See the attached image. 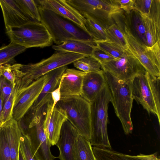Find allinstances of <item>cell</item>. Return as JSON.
<instances>
[{"label": "cell", "mask_w": 160, "mask_h": 160, "mask_svg": "<svg viewBox=\"0 0 160 160\" xmlns=\"http://www.w3.org/2000/svg\"><path fill=\"white\" fill-rule=\"evenodd\" d=\"M38 7L41 22L46 27L53 42L57 45L71 40L94 42L87 31L72 21L51 10Z\"/></svg>", "instance_id": "cell-1"}, {"label": "cell", "mask_w": 160, "mask_h": 160, "mask_svg": "<svg viewBox=\"0 0 160 160\" xmlns=\"http://www.w3.org/2000/svg\"><path fill=\"white\" fill-rule=\"evenodd\" d=\"M104 71L110 94L111 102L115 113L121 122L124 133L126 134L132 133L133 126L131 114L133 99L131 93L130 81L122 80L108 72Z\"/></svg>", "instance_id": "cell-2"}, {"label": "cell", "mask_w": 160, "mask_h": 160, "mask_svg": "<svg viewBox=\"0 0 160 160\" xmlns=\"http://www.w3.org/2000/svg\"><path fill=\"white\" fill-rule=\"evenodd\" d=\"M84 56L77 53L57 51L51 56L36 63L22 64L21 70L25 75L15 86V96L33 82L47 73L73 63Z\"/></svg>", "instance_id": "cell-3"}, {"label": "cell", "mask_w": 160, "mask_h": 160, "mask_svg": "<svg viewBox=\"0 0 160 160\" xmlns=\"http://www.w3.org/2000/svg\"><path fill=\"white\" fill-rule=\"evenodd\" d=\"M160 77L147 71L138 75L130 81L132 98L148 113L156 116L160 123Z\"/></svg>", "instance_id": "cell-4"}, {"label": "cell", "mask_w": 160, "mask_h": 160, "mask_svg": "<svg viewBox=\"0 0 160 160\" xmlns=\"http://www.w3.org/2000/svg\"><path fill=\"white\" fill-rule=\"evenodd\" d=\"M111 102L109 89L106 84L94 100L91 103V145L112 149L108 138L107 125L108 107Z\"/></svg>", "instance_id": "cell-5"}, {"label": "cell", "mask_w": 160, "mask_h": 160, "mask_svg": "<svg viewBox=\"0 0 160 160\" xmlns=\"http://www.w3.org/2000/svg\"><path fill=\"white\" fill-rule=\"evenodd\" d=\"M85 18L93 21L106 30L114 18L124 11L112 0H65Z\"/></svg>", "instance_id": "cell-6"}, {"label": "cell", "mask_w": 160, "mask_h": 160, "mask_svg": "<svg viewBox=\"0 0 160 160\" xmlns=\"http://www.w3.org/2000/svg\"><path fill=\"white\" fill-rule=\"evenodd\" d=\"M56 105L65 112L67 119L79 134L90 141L92 134L91 103L79 95L61 97Z\"/></svg>", "instance_id": "cell-7"}, {"label": "cell", "mask_w": 160, "mask_h": 160, "mask_svg": "<svg viewBox=\"0 0 160 160\" xmlns=\"http://www.w3.org/2000/svg\"><path fill=\"white\" fill-rule=\"evenodd\" d=\"M11 42L27 48H43L52 45V37L41 22L31 21L21 26L6 29Z\"/></svg>", "instance_id": "cell-8"}, {"label": "cell", "mask_w": 160, "mask_h": 160, "mask_svg": "<svg viewBox=\"0 0 160 160\" xmlns=\"http://www.w3.org/2000/svg\"><path fill=\"white\" fill-rule=\"evenodd\" d=\"M47 105L42 108L25 122L28 129V134L33 149L39 160H54L57 157L52 153L51 146L44 133L43 122L45 117Z\"/></svg>", "instance_id": "cell-9"}, {"label": "cell", "mask_w": 160, "mask_h": 160, "mask_svg": "<svg viewBox=\"0 0 160 160\" xmlns=\"http://www.w3.org/2000/svg\"><path fill=\"white\" fill-rule=\"evenodd\" d=\"M102 70L125 81L147 71L139 61L127 48L120 58L101 65Z\"/></svg>", "instance_id": "cell-10"}, {"label": "cell", "mask_w": 160, "mask_h": 160, "mask_svg": "<svg viewBox=\"0 0 160 160\" xmlns=\"http://www.w3.org/2000/svg\"><path fill=\"white\" fill-rule=\"evenodd\" d=\"M49 72L32 82L18 95L15 97L12 109V118L17 121L27 113L47 82Z\"/></svg>", "instance_id": "cell-11"}, {"label": "cell", "mask_w": 160, "mask_h": 160, "mask_svg": "<svg viewBox=\"0 0 160 160\" xmlns=\"http://www.w3.org/2000/svg\"><path fill=\"white\" fill-rule=\"evenodd\" d=\"M52 100L47 104L46 113L43 122L44 133L50 144L56 145L59 138L64 122L67 119L65 112L56 105L53 110Z\"/></svg>", "instance_id": "cell-12"}, {"label": "cell", "mask_w": 160, "mask_h": 160, "mask_svg": "<svg viewBox=\"0 0 160 160\" xmlns=\"http://www.w3.org/2000/svg\"><path fill=\"white\" fill-rule=\"evenodd\" d=\"M35 1L38 6L51 10L68 18L87 31L85 26L86 18L67 3L65 0Z\"/></svg>", "instance_id": "cell-13"}, {"label": "cell", "mask_w": 160, "mask_h": 160, "mask_svg": "<svg viewBox=\"0 0 160 160\" xmlns=\"http://www.w3.org/2000/svg\"><path fill=\"white\" fill-rule=\"evenodd\" d=\"M79 133L68 120L63 123L58 140L56 145L59 149V154L57 158L60 160H74V144Z\"/></svg>", "instance_id": "cell-14"}, {"label": "cell", "mask_w": 160, "mask_h": 160, "mask_svg": "<svg viewBox=\"0 0 160 160\" xmlns=\"http://www.w3.org/2000/svg\"><path fill=\"white\" fill-rule=\"evenodd\" d=\"M123 32L126 42L128 49L139 61L148 73L154 77H160V69L149 59L145 52L143 46L125 26Z\"/></svg>", "instance_id": "cell-15"}, {"label": "cell", "mask_w": 160, "mask_h": 160, "mask_svg": "<svg viewBox=\"0 0 160 160\" xmlns=\"http://www.w3.org/2000/svg\"><path fill=\"white\" fill-rule=\"evenodd\" d=\"M67 66L56 69L49 72L48 79L30 110L33 115L52 100V92L59 86L62 76Z\"/></svg>", "instance_id": "cell-16"}, {"label": "cell", "mask_w": 160, "mask_h": 160, "mask_svg": "<svg viewBox=\"0 0 160 160\" xmlns=\"http://www.w3.org/2000/svg\"><path fill=\"white\" fill-rule=\"evenodd\" d=\"M141 15L145 28L148 46L150 47L160 40V0H152L148 13Z\"/></svg>", "instance_id": "cell-17"}, {"label": "cell", "mask_w": 160, "mask_h": 160, "mask_svg": "<svg viewBox=\"0 0 160 160\" xmlns=\"http://www.w3.org/2000/svg\"><path fill=\"white\" fill-rule=\"evenodd\" d=\"M86 74L79 70L67 68L61 80V97L80 95L83 79Z\"/></svg>", "instance_id": "cell-18"}, {"label": "cell", "mask_w": 160, "mask_h": 160, "mask_svg": "<svg viewBox=\"0 0 160 160\" xmlns=\"http://www.w3.org/2000/svg\"><path fill=\"white\" fill-rule=\"evenodd\" d=\"M6 29L21 26L32 21L14 0H0Z\"/></svg>", "instance_id": "cell-19"}, {"label": "cell", "mask_w": 160, "mask_h": 160, "mask_svg": "<svg viewBox=\"0 0 160 160\" xmlns=\"http://www.w3.org/2000/svg\"><path fill=\"white\" fill-rule=\"evenodd\" d=\"M106 84L103 70L86 73L83 79L80 96L91 103Z\"/></svg>", "instance_id": "cell-20"}, {"label": "cell", "mask_w": 160, "mask_h": 160, "mask_svg": "<svg viewBox=\"0 0 160 160\" xmlns=\"http://www.w3.org/2000/svg\"><path fill=\"white\" fill-rule=\"evenodd\" d=\"M92 150L96 160H160L158 152L148 155L140 153L133 155L101 147L94 146Z\"/></svg>", "instance_id": "cell-21"}, {"label": "cell", "mask_w": 160, "mask_h": 160, "mask_svg": "<svg viewBox=\"0 0 160 160\" xmlns=\"http://www.w3.org/2000/svg\"><path fill=\"white\" fill-rule=\"evenodd\" d=\"M125 26L142 45L148 46L146 30L142 17L140 13L133 9L124 15Z\"/></svg>", "instance_id": "cell-22"}, {"label": "cell", "mask_w": 160, "mask_h": 160, "mask_svg": "<svg viewBox=\"0 0 160 160\" xmlns=\"http://www.w3.org/2000/svg\"><path fill=\"white\" fill-rule=\"evenodd\" d=\"M2 125L7 137L11 160H18L20 140L22 134L18 122L12 118Z\"/></svg>", "instance_id": "cell-23"}, {"label": "cell", "mask_w": 160, "mask_h": 160, "mask_svg": "<svg viewBox=\"0 0 160 160\" xmlns=\"http://www.w3.org/2000/svg\"><path fill=\"white\" fill-rule=\"evenodd\" d=\"M95 47L94 42L71 40L59 45H53L52 47L57 51L77 53L88 57L92 56Z\"/></svg>", "instance_id": "cell-24"}, {"label": "cell", "mask_w": 160, "mask_h": 160, "mask_svg": "<svg viewBox=\"0 0 160 160\" xmlns=\"http://www.w3.org/2000/svg\"><path fill=\"white\" fill-rule=\"evenodd\" d=\"M74 160H96L89 140L79 134L73 147Z\"/></svg>", "instance_id": "cell-25"}, {"label": "cell", "mask_w": 160, "mask_h": 160, "mask_svg": "<svg viewBox=\"0 0 160 160\" xmlns=\"http://www.w3.org/2000/svg\"><path fill=\"white\" fill-rule=\"evenodd\" d=\"M24 47L11 42L0 48V66L6 64H13L14 58L25 51Z\"/></svg>", "instance_id": "cell-26"}, {"label": "cell", "mask_w": 160, "mask_h": 160, "mask_svg": "<svg viewBox=\"0 0 160 160\" xmlns=\"http://www.w3.org/2000/svg\"><path fill=\"white\" fill-rule=\"evenodd\" d=\"M22 66V64L19 63L6 64L0 66V75L15 85L25 75L21 70Z\"/></svg>", "instance_id": "cell-27"}, {"label": "cell", "mask_w": 160, "mask_h": 160, "mask_svg": "<svg viewBox=\"0 0 160 160\" xmlns=\"http://www.w3.org/2000/svg\"><path fill=\"white\" fill-rule=\"evenodd\" d=\"M72 63L77 68L86 73L102 70L101 63L92 56L84 57Z\"/></svg>", "instance_id": "cell-28"}, {"label": "cell", "mask_w": 160, "mask_h": 160, "mask_svg": "<svg viewBox=\"0 0 160 160\" xmlns=\"http://www.w3.org/2000/svg\"><path fill=\"white\" fill-rule=\"evenodd\" d=\"M107 40L125 49L127 45L123 33L120 27L114 23L105 30Z\"/></svg>", "instance_id": "cell-29"}, {"label": "cell", "mask_w": 160, "mask_h": 160, "mask_svg": "<svg viewBox=\"0 0 160 160\" xmlns=\"http://www.w3.org/2000/svg\"><path fill=\"white\" fill-rule=\"evenodd\" d=\"M15 0L22 11L31 21L41 22L38 8L34 0Z\"/></svg>", "instance_id": "cell-30"}, {"label": "cell", "mask_w": 160, "mask_h": 160, "mask_svg": "<svg viewBox=\"0 0 160 160\" xmlns=\"http://www.w3.org/2000/svg\"><path fill=\"white\" fill-rule=\"evenodd\" d=\"M94 42L97 48L115 58L120 57L126 49L108 40Z\"/></svg>", "instance_id": "cell-31"}, {"label": "cell", "mask_w": 160, "mask_h": 160, "mask_svg": "<svg viewBox=\"0 0 160 160\" xmlns=\"http://www.w3.org/2000/svg\"><path fill=\"white\" fill-rule=\"evenodd\" d=\"M85 26L94 42L107 40L105 30L93 21L86 18Z\"/></svg>", "instance_id": "cell-32"}, {"label": "cell", "mask_w": 160, "mask_h": 160, "mask_svg": "<svg viewBox=\"0 0 160 160\" xmlns=\"http://www.w3.org/2000/svg\"><path fill=\"white\" fill-rule=\"evenodd\" d=\"M19 147L25 160H39L33 149L28 134H22L20 138Z\"/></svg>", "instance_id": "cell-33"}, {"label": "cell", "mask_w": 160, "mask_h": 160, "mask_svg": "<svg viewBox=\"0 0 160 160\" xmlns=\"http://www.w3.org/2000/svg\"><path fill=\"white\" fill-rule=\"evenodd\" d=\"M143 47L145 52L149 59L160 69V40L152 46H143Z\"/></svg>", "instance_id": "cell-34"}, {"label": "cell", "mask_w": 160, "mask_h": 160, "mask_svg": "<svg viewBox=\"0 0 160 160\" xmlns=\"http://www.w3.org/2000/svg\"><path fill=\"white\" fill-rule=\"evenodd\" d=\"M0 160H12L7 137L2 125L0 127Z\"/></svg>", "instance_id": "cell-35"}, {"label": "cell", "mask_w": 160, "mask_h": 160, "mask_svg": "<svg viewBox=\"0 0 160 160\" xmlns=\"http://www.w3.org/2000/svg\"><path fill=\"white\" fill-rule=\"evenodd\" d=\"M14 87L13 92L4 104L2 112L3 124L12 118V109L15 99Z\"/></svg>", "instance_id": "cell-36"}, {"label": "cell", "mask_w": 160, "mask_h": 160, "mask_svg": "<svg viewBox=\"0 0 160 160\" xmlns=\"http://www.w3.org/2000/svg\"><path fill=\"white\" fill-rule=\"evenodd\" d=\"M15 85L4 77L0 75V91L3 105L12 93Z\"/></svg>", "instance_id": "cell-37"}, {"label": "cell", "mask_w": 160, "mask_h": 160, "mask_svg": "<svg viewBox=\"0 0 160 160\" xmlns=\"http://www.w3.org/2000/svg\"><path fill=\"white\" fill-rule=\"evenodd\" d=\"M152 0H134V9L142 15H147L149 11Z\"/></svg>", "instance_id": "cell-38"}, {"label": "cell", "mask_w": 160, "mask_h": 160, "mask_svg": "<svg viewBox=\"0 0 160 160\" xmlns=\"http://www.w3.org/2000/svg\"><path fill=\"white\" fill-rule=\"evenodd\" d=\"M92 56L97 60L101 65L109 62L115 59L112 56L98 49L96 47L93 52Z\"/></svg>", "instance_id": "cell-39"}, {"label": "cell", "mask_w": 160, "mask_h": 160, "mask_svg": "<svg viewBox=\"0 0 160 160\" xmlns=\"http://www.w3.org/2000/svg\"><path fill=\"white\" fill-rule=\"evenodd\" d=\"M112 1L126 13H129L134 9V0H112Z\"/></svg>", "instance_id": "cell-40"}, {"label": "cell", "mask_w": 160, "mask_h": 160, "mask_svg": "<svg viewBox=\"0 0 160 160\" xmlns=\"http://www.w3.org/2000/svg\"><path fill=\"white\" fill-rule=\"evenodd\" d=\"M60 86L61 81L58 87L52 93V98L53 101V105L52 108V110H53L54 107L60 99L61 97Z\"/></svg>", "instance_id": "cell-41"}, {"label": "cell", "mask_w": 160, "mask_h": 160, "mask_svg": "<svg viewBox=\"0 0 160 160\" xmlns=\"http://www.w3.org/2000/svg\"><path fill=\"white\" fill-rule=\"evenodd\" d=\"M3 106V101L0 91V127L3 124L2 116V112Z\"/></svg>", "instance_id": "cell-42"}, {"label": "cell", "mask_w": 160, "mask_h": 160, "mask_svg": "<svg viewBox=\"0 0 160 160\" xmlns=\"http://www.w3.org/2000/svg\"><path fill=\"white\" fill-rule=\"evenodd\" d=\"M18 160H25L22 151L19 147L18 151Z\"/></svg>", "instance_id": "cell-43"}]
</instances>
